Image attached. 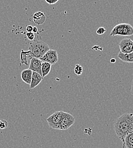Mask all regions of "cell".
I'll return each instance as SVG.
<instances>
[{"mask_svg":"<svg viewBox=\"0 0 133 148\" xmlns=\"http://www.w3.org/2000/svg\"><path fill=\"white\" fill-rule=\"evenodd\" d=\"M117 137L122 141L129 134L133 133V114L124 113L119 117L114 124Z\"/></svg>","mask_w":133,"mask_h":148,"instance_id":"cell-1","label":"cell"},{"mask_svg":"<svg viewBox=\"0 0 133 148\" xmlns=\"http://www.w3.org/2000/svg\"><path fill=\"white\" fill-rule=\"evenodd\" d=\"M50 50L48 45L40 40H33L30 43L29 47V50L31 52L33 57L38 59H40Z\"/></svg>","mask_w":133,"mask_h":148,"instance_id":"cell-2","label":"cell"},{"mask_svg":"<svg viewBox=\"0 0 133 148\" xmlns=\"http://www.w3.org/2000/svg\"><path fill=\"white\" fill-rule=\"evenodd\" d=\"M133 35V27L132 25L128 23H119L115 26L112 29L110 36H132Z\"/></svg>","mask_w":133,"mask_h":148,"instance_id":"cell-3","label":"cell"},{"mask_svg":"<svg viewBox=\"0 0 133 148\" xmlns=\"http://www.w3.org/2000/svg\"><path fill=\"white\" fill-rule=\"evenodd\" d=\"M74 117L67 112H63L61 119L60 120L58 130H67L69 129L75 123Z\"/></svg>","mask_w":133,"mask_h":148,"instance_id":"cell-4","label":"cell"},{"mask_svg":"<svg viewBox=\"0 0 133 148\" xmlns=\"http://www.w3.org/2000/svg\"><path fill=\"white\" fill-rule=\"evenodd\" d=\"M63 113V111H57L54 112L47 119V121L51 128L54 130L58 129Z\"/></svg>","mask_w":133,"mask_h":148,"instance_id":"cell-5","label":"cell"},{"mask_svg":"<svg viewBox=\"0 0 133 148\" xmlns=\"http://www.w3.org/2000/svg\"><path fill=\"white\" fill-rule=\"evenodd\" d=\"M118 45L120 52L123 54H129L133 52V41L129 38L122 39Z\"/></svg>","mask_w":133,"mask_h":148,"instance_id":"cell-6","label":"cell"},{"mask_svg":"<svg viewBox=\"0 0 133 148\" xmlns=\"http://www.w3.org/2000/svg\"><path fill=\"white\" fill-rule=\"evenodd\" d=\"M58 54L57 50H50L40 58L42 62H47L51 65L56 64L58 61Z\"/></svg>","mask_w":133,"mask_h":148,"instance_id":"cell-7","label":"cell"},{"mask_svg":"<svg viewBox=\"0 0 133 148\" xmlns=\"http://www.w3.org/2000/svg\"><path fill=\"white\" fill-rule=\"evenodd\" d=\"M42 62L40 59L35 58H33L30 60L29 69L31 70L33 72L37 73L42 75Z\"/></svg>","mask_w":133,"mask_h":148,"instance_id":"cell-8","label":"cell"},{"mask_svg":"<svg viewBox=\"0 0 133 148\" xmlns=\"http://www.w3.org/2000/svg\"><path fill=\"white\" fill-rule=\"evenodd\" d=\"M43 77L42 75L40 74H38L35 72H33V75H32V77H31V83L30 84V88L31 89H33L37 87L38 85L40 83L42 80H43Z\"/></svg>","mask_w":133,"mask_h":148,"instance_id":"cell-9","label":"cell"},{"mask_svg":"<svg viewBox=\"0 0 133 148\" xmlns=\"http://www.w3.org/2000/svg\"><path fill=\"white\" fill-rule=\"evenodd\" d=\"M32 75H33V71L28 69L24 70L22 71L20 74V77L22 80L25 83L30 85Z\"/></svg>","mask_w":133,"mask_h":148,"instance_id":"cell-10","label":"cell"},{"mask_svg":"<svg viewBox=\"0 0 133 148\" xmlns=\"http://www.w3.org/2000/svg\"><path fill=\"white\" fill-rule=\"evenodd\" d=\"M33 18L34 22L38 25H42L46 21V16L43 12H37L35 13Z\"/></svg>","mask_w":133,"mask_h":148,"instance_id":"cell-11","label":"cell"},{"mask_svg":"<svg viewBox=\"0 0 133 148\" xmlns=\"http://www.w3.org/2000/svg\"><path fill=\"white\" fill-rule=\"evenodd\" d=\"M20 63L21 64H25V65H28L27 60L30 59L31 60L33 57L31 52L28 51H24L23 50H22L20 54Z\"/></svg>","mask_w":133,"mask_h":148,"instance_id":"cell-12","label":"cell"},{"mask_svg":"<svg viewBox=\"0 0 133 148\" xmlns=\"http://www.w3.org/2000/svg\"><path fill=\"white\" fill-rule=\"evenodd\" d=\"M122 148H133V133L127 135L122 141Z\"/></svg>","mask_w":133,"mask_h":148,"instance_id":"cell-13","label":"cell"},{"mask_svg":"<svg viewBox=\"0 0 133 148\" xmlns=\"http://www.w3.org/2000/svg\"><path fill=\"white\" fill-rule=\"evenodd\" d=\"M118 58L124 62L133 63V52L129 54H123L119 52Z\"/></svg>","mask_w":133,"mask_h":148,"instance_id":"cell-14","label":"cell"},{"mask_svg":"<svg viewBox=\"0 0 133 148\" xmlns=\"http://www.w3.org/2000/svg\"><path fill=\"white\" fill-rule=\"evenodd\" d=\"M51 64L47 62H42V77H44L48 74L50 73L51 69Z\"/></svg>","mask_w":133,"mask_h":148,"instance_id":"cell-15","label":"cell"},{"mask_svg":"<svg viewBox=\"0 0 133 148\" xmlns=\"http://www.w3.org/2000/svg\"><path fill=\"white\" fill-rule=\"evenodd\" d=\"M83 71V68L81 66L77 64L74 69V72L77 75H81Z\"/></svg>","mask_w":133,"mask_h":148,"instance_id":"cell-16","label":"cell"},{"mask_svg":"<svg viewBox=\"0 0 133 148\" xmlns=\"http://www.w3.org/2000/svg\"><path fill=\"white\" fill-rule=\"evenodd\" d=\"M8 126V122L4 120V119H1L0 120V129L1 130H4Z\"/></svg>","mask_w":133,"mask_h":148,"instance_id":"cell-17","label":"cell"},{"mask_svg":"<svg viewBox=\"0 0 133 148\" xmlns=\"http://www.w3.org/2000/svg\"><path fill=\"white\" fill-rule=\"evenodd\" d=\"M106 32V29L103 27H99L97 31H96V33L98 35H102L104 34Z\"/></svg>","mask_w":133,"mask_h":148,"instance_id":"cell-18","label":"cell"},{"mask_svg":"<svg viewBox=\"0 0 133 148\" xmlns=\"http://www.w3.org/2000/svg\"><path fill=\"white\" fill-rule=\"evenodd\" d=\"M26 37L27 38V39L31 41H33L34 40L35 38V34L33 33H26Z\"/></svg>","mask_w":133,"mask_h":148,"instance_id":"cell-19","label":"cell"},{"mask_svg":"<svg viewBox=\"0 0 133 148\" xmlns=\"http://www.w3.org/2000/svg\"><path fill=\"white\" fill-rule=\"evenodd\" d=\"M33 26H32L31 25H28L26 27V32L27 33H31L33 32Z\"/></svg>","mask_w":133,"mask_h":148,"instance_id":"cell-20","label":"cell"},{"mask_svg":"<svg viewBox=\"0 0 133 148\" xmlns=\"http://www.w3.org/2000/svg\"><path fill=\"white\" fill-rule=\"evenodd\" d=\"M58 1H59L58 0H50V1H49V0H46V2L47 3H48L49 5H54V4L56 3H57Z\"/></svg>","mask_w":133,"mask_h":148,"instance_id":"cell-21","label":"cell"},{"mask_svg":"<svg viewBox=\"0 0 133 148\" xmlns=\"http://www.w3.org/2000/svg\"><path fill=\"white\" fill-rule=\"evenodd\" d=\"M38 28L37 27H35V26H34V27H33V33L34 34V33H37V32H38Z\"/></svg>","mask_w":133,"mask_h":148,"instance_id":"cell-22","label":"cell"},{"mask_svg":"<svg viewBox=\"0 0 133 148\" xmlns=\"http://www.w3.org/2000/svg\"><path fill=\"white\" fill-rule=\"evenodd\" d=\"M115 62H116V60L114 58H112V59H110V62L112 63H115Z\"/></svg>","mask_w":133,"mask_h":148,"instance_id":"cell-23","label":"cell"},{"mask_svg":"<svg viewBox=\"0 0 133 148\" xmlns=\"http://www.w3.org/2000/svg\"><path fill=\"white\" fill-rule=\"evenodd\" d=\"M131 93L133 96V80L132 81V89H131Z\"/></svg>","mask_w":133,"mask_h":148,"instance_id":"cell-24","label":"cell"}]
</instances>
